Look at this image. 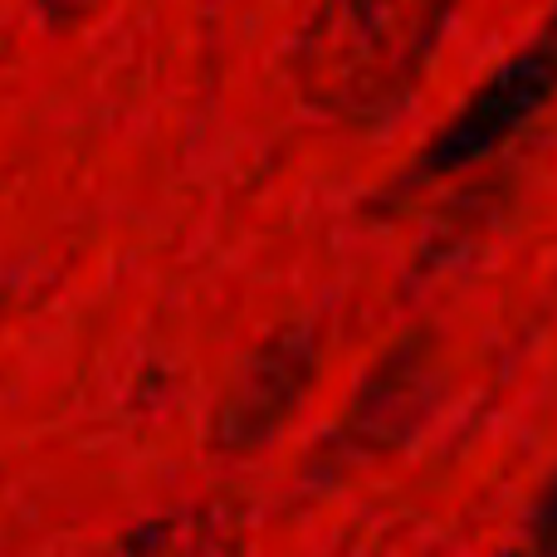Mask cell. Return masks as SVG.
Wrapping results in <instances>:
<instances>
[{
	"label": "cell",
	"instance_id": "6",
	"mask_svg": "<svg viewBox=\"0 0 557 557\" xmlns=\"http://www.w3.org/2000/svg\"><path fill=\"white\" fill-rule=\"evenodd\" d=\"M499 557H533V553H523V548H509V553H499Z\"/></svg>",
	"mask_w": 557,
	"mask_h": 557
},
{
	"label": "cell",
	"instance_id": "4",
	"mask_svg": "<svg viewBox=\"0 0 557 557\" xmlns=\"http://www.w3.org/2000/svg\"><path fill=\"white\" fill-rule=\"evenodd\" d=\"M313 376H318V333L308 323L274 327L240 362V372L231 376V386H225L221 406L211 416V441L231 455L260 450L298 411Z\"/></svg>",
	"mask_w": 557,
	"mask_h": 557
},
{
	"label": "cell",
	"instance_id": "3",
	"mask_svg": "<svg viewBox=\"0 0 557 557\" xmlns=\"http://www.w3.org/2000/svg\"><path fill=\"white\" fill-rule=\"evenodd\" d=\"M435 396H441V357H435L431 333H411L362 376L352 406L343 411L333 441L323 445V460L337 470L357 460H376V455L396 450L411 441L416 425L431 416Z\"/></svg>",
	"mask_w": 557,
	"mask_h": 557
},
{
	"label": "cell",
	"instance_id": "1",
	"mask_svg": "<svg viewBox=\"0 0 557 557\" xmlns=\"http://www.w3.org/2000/svg\"><path fill=\"white\" fill-rule=\"evenodd\" d=\"M450 5H318L294 39V88L308 108L343 123H382L416 94Z\"/></svg>",
	"mask_w": 557,
	"mask_h": 557
},
{
	"label": "cell",
	"instance_id": "5",
	"mask_svg": "<svg viewBox=\"0 0 557 557\" xmlns=\"http://www.w3.org/2000/svg\"><path fill=\"white\" fill-rule=\"evenodd\" d=\"M123 557H245V523L231 504H186L137 523Z\"/></svg>",
	"mask_w": 557,
	"mask_h": 557
},
{
	"label": "cell",
	"instance_id": "2",
	"mask_svg": "<svg viewBox=\"0 0 557 557\" xmlns=\"http://www.w3.org/2000/svg\"><path fill=\"white\" fill-rule=\"evenodd\" d=\"M557 98V10L543 20V29L509 54L470 98L460 113L421 147L406 182H431V176H455L465 166L484 162L494 147H504L523 123L543 113Z\"/></svg>",
	"mask_w": 557,
	"mask_h": 557
}]
</instances>
